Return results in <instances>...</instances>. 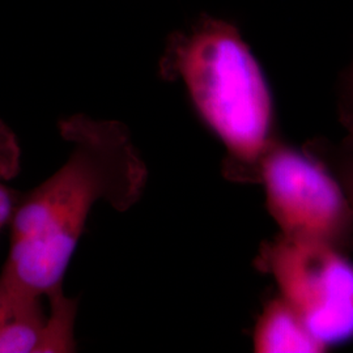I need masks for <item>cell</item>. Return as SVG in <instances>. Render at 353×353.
I'll return each instance as SVG.
<instances>
[{
  "label": "cell",
  "mask_w": 353,
  "mask_h": 353,
  "mask_svg": "<svg viewBox=\"0 0 353 353\" xmlns=\"http://www.w3.org/2000/svg\"><path fill=\"white\" fill-rule=\"evenodd\" d=\"M70 154L59 170L20 199L0 274L28 294H64L65 271L97 203L125 212L139 202L148 170L127 127L74 115L59 122Z\"/></svg>",
  "instance_id": "1"
},
{
  "label": "cell",
  "mask_w": 353,
  "mask_h": 353,
  "mask_svg": "<svg viewBox=\"0 0 353 353\" xmlns=\"http://www.w3.org/2000/svg\"><path fill=\"white\" fill-rule=\"evenodd\" d=\"M163 74L179 79L203 123L228 152L233 178L258 181L275 137V106L265 72L240 30L204 17L170 39Z\"/></svg>",
  "instance_id": "2"
},
{
  "label": "cell",
  "mask_w": 353,
  "mask_h": 353,
  "mask_svg": "<svg viewBox=\"0 0 353 353\" xmlns=\"http://www.w3.org/2000/svg\"><path fill=\"white\" fill-rule=\"evenodd\" d=\"M256 265L323 345L352 341L353 263L345 252L280 234L263 245Z\"/></svg>",
  "instance_id": "3"
},
{
  "label": "cell",
  "mask_w": 353,
  "mask_h": 353,
  "mask_svg": "<svg viewBox=\"0 0 353 353\" xmlns=\"http://www.w3.org/2000/svg\"><path fill=\"white\" fill-rule=\"evenodd\" d=\"M268 212L281 234L326 242L347 252L353 245V211L338 178L316 156L275 139L258 172Z\"/></svg>",
  "instance_id": "4"
},
{
  "label": "cell",
  "mask_w": 353,
  "mask_h": 353,
  "mask_svg": "<svg viewBox=\"0 0 353 353\" xmlns=\"http://www.w3.org/2000/svg\"><path fill=\"white\" fill-rule=\"evenodd\" d=\"M16 288L0 275V353H64L75 350V300L48 301Z\"/></svg>",
  "instance_id": "5"
},
{
  "label": "cell",
  "mask_w": 353,
  "mask_h": 353,
  "mask_svg": "<svg viewBox=\"0 0 353 353\" xmlns=\"http://www.w3.org/2000/svg\"><path fill=\"white\" fill-rule=\"evenodd\" d=\"M252 348L258 353H321L327 350L281 296L265 305L254 328Z\"/></svg>",
  "instance_id": "6"
},
{
  "label": "cell",
  "mask_w": 353,
  "mask_h": 353,
  "mask_svg": "<svg viewBox=\"0 0 353 353\" xmlns=\"http://www.w3.org/2000/svg\"><path fill=\"white\" fill-rule=\"evenodd\" d=\"M20 170V148L12 131L0 121V229L11 223L20 202L19 195L8 186Z\"/></svg>",
  "instance_id": "7"
},
{
  "label": "cell",
  "mask_w": 353,
  "mask_h": 353,
  "mask_svg": "<svg viewBox=\"0 0 353 353\" xmlns=\"http://www.w3.org/2000/svg\"><path fill=\"white\" fill-rule=\"evenodd\" d=\"M306 151L313 153L338 178L353 211V138L345 140L341 147L326 145V143H312Z\"/></svg>",
  "instance_id": "8"
},
{
  "label": "cell",
  "mask_w": 353,
  "mask_h": 353,
  "mask_svg": "<svg viewBox=\"0 0 353 353\" xmlns=\"http://www.w3.org/2000/svg\"><path fill=\"white\" fill-rule=\"evenodd\" d=\"M339 118L353 138V59L341 77L339 88Z\"/></svg>",
  "instance_id": "9"
}]
</instances>
